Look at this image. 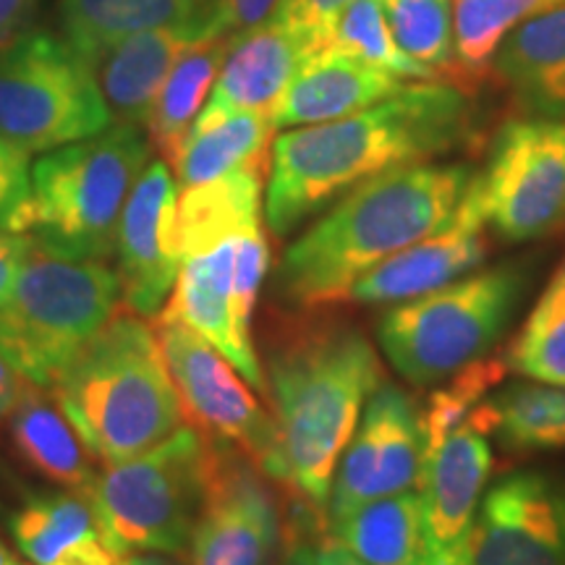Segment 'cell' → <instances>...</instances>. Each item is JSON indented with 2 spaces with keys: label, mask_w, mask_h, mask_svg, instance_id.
Wrapping results in <instances>:
<instances>
[{
  "label": "cell",
  "mask_w": 565,
  "mask_h": 565,
  "mask_svg": "<svg viewBox=\"0 0 565 565\" xmlns=\"http://www.w3.org/2000/svg\"><path fill=\"white\" fill-rule=\"evenodd\" d=\"M475 110L450 84H404L353 116L282 131L273 141L265 217L286 236L359 183L429 162L471 137Z\"/></svg>",
  "instance_id": "1"
},
{
  "label": "cell",
  "mask_w": 565,
  "mask_h": 565,
  "mask_svg": "<svg viewBox=\"0 0 565 565\" xmlns=\"http://www.w3.org/2000/svg\"><path fill=\"white\" fill-rule=\"evenodd\" d=\"M471 181L469 166L416 162L353 186L286 249L278 270L282 299L296 307L345 299L374 265L440 231Z\"/></svg>",
  "instance_id": "2"
},
{
  "label": "cell",
  "mask_w": 565,
  "mask_h": 565,
  "mask_svg": "<svg viewBox=\"0 0 565 565\" xmlns=\"http://www.w3.org/2000/svg\"><path fill=\"white\" fill-rule=\"evenodd\" d=\"M385 383L377 351L359 330L317 324L288 335L270 356V395L291 484L328 505L345 445L366 401Z\"/></svg>",
  "instance_id": "3"
},
{
  "label": "cell",
  "mask_w": 565,
  "mask_h": 565,
  "mask_svg": "<svg viewBox=\"0 0 565 565\" xmlns=\"http://www.w3.org/2000/svg\"><path fill=\"white\" fill-rule=\"evenodd\" d=\"M51 393L105 466L147 454L183 427L158 335L131 315H113Z\"/></svg>",
  "instance_id": "4"
},
{
  "label": "cell",
  "mask_w": 565,
  "mask_h": 565,
  "mask_svg": "<svg viewBox=\"0 0 565 565\" xmlns=\"http://www.w3.org/2000/svg\"><path fill=\"white\" fill-rule=\"evenodd\" d=\"M32 238V236H30ZM121 299L116 270L34 242L0 303V351L26 383L53 391Z\"/></svg>",
  "instance_id": "5"
},
{
  "label": "cell",
  "mask_w": 565,
  "mask_h": 565,
  "mask_svg": "<svg viewBox=\"0 0 565 565\" xmlns=\"http://www.w3.org/2000/svg\"><path fill=\"white\" fill-rule=\"evenodd\" d=\"M147 166L150 141L134 124L118 121L45 152L32 166V238L74 257H110L124 207Z\"/></svg>",
  "instance_id": "6"
},
{
  "label": "cell",
  "mask_w": 565,
  "mask_h": 565,
  "mask_svg": "<svg viewBox=\"0 0 565 565\" xmlns=\"http://www.w3.org/2000/svg\"><path fill=\"white\" fill-rule=\"evenodd\" d=\"M521 265L475 270L448 286L393 303L377 338L387 362L412 385L427 387L479 362L511 324L526 291Z\"/></svg>",
  "instance_id": "7"
},
{
  "label": "cell",
  "mask_w": 565,
  "mask_h": 565,
  "mask_svg": "<svg viewBox=\"0 0 565 565\" xmlns=\"http://www.w3.org/2000/svg\"><path fill=\"white\" fill-rule=\"evenodd\" d=\"M207 437L181 427L147 454L105 466L89 492L103 540L116 555H175L192 540L204 487Z\"/></svg>",
  "instance_id": "8"
},
{
  "label": "cell",
  "mask_w": 565,
  "mask_h": 565,
  "mask_svg": "<svg viewBox=\"0 0 565 565\" xmlns=\"http://www.w3.org/2000/svg\"><path fill=\"white\" fill-rule=\"evenodd\" d=\"M110 124L95 68L66 40L32 30L0 45V137L51 152Z\"/></svg>",
  "instance_id": "9"
},
{
  "label": "cell",
  "mask_w": 565,
  "mask_h": 565,
  "mask_svg": "<svg viewBox=\"0 0 565 565\" xmlns=\"http://www.w3.org/2000/svg\"><path fill=\"white\" fill-rule=\"evenodd\" d=\"M154 335L192 427L233 443L265 477L291 484L278 422L259 404L221 351L179 320L154 322Z\"/></svg>",
  "instance_id": "10"
},
{
  "label": "cell",
  "mask_w": 565,
  "mask_h": 565,
  "mask_svg": "<svg viewBox=\"0 0 565 565\" xmlns=\"http://www.w3.org/2000/svg\"><path fill=\"white\" fill-rule=\"evenodd\" d=\"M484 221L500 238L526 244L565 223V121L515 118L498 131L475 175Z\"/></svg>",
  "instance_id": "11"
},
{
  "label": "cell",
  "mask_w": 565,
  "mask_h": 565,
  "mask_svg": "<svg viewBox=\"0 0 565 565\" xmlns=\"http://www.w3.org/2000/svg\"><path fill=\"white\" fill-rule=\"evenodd\" d=\"M278 542V508L263 471L231 443L212 437L189 565H267Z\"/></svg>",
  "instance_id": "12"
},
{
  "label": "cell",
  "mask_w": 565,
  "mask_h": 565,
  "mask_svg": "<svg viewBox=\"0 0 565 565\" xmlns=\"http://www.w3.org/2000/svg\"><path fill=\"white\" fill-rule=\"evenodd\" d=\"M424 419L414 398L383 383L366 401L330 487V519L391 494L414 492L424 477Z\"/></svg>",
  "instance_id": "13"
},
{
  "label": "cell",
  "mask_w": 565,
  "mask_h": 565,
  "mask_svg": "<svg viewBox=\"0 0 565 565\" xmlns=\"http://www.w3.org/2000/svg\"><path fill=\"white\" fill-rule=\"evenodd\" d=\"M471 565H565V482L515 471L490 487L466 536Z\"/></svg>",
  "instance_id": "14"
},
{
  "label": "cell",
  "mask_w": 565,
  "mask_h": 565,
  "mask_svg": "<svg viewBox=\"0 0 565 565\" xmlns=\"http://www.w3.org/2000/svg\"><path fill=\"white\" fill-rule=\"evenodd\" d=\"M179 186L166 160H154L139 175L116 233L121 299L134 315L154 317L173 294L181 257L173 244Z\"/></svg>",
  "instance_id": "15"
},
{
  "label": "cell",
  "mask_w": 565,
  "mask_h": 565,
  "mask_svg": "<svg viewBox=\"0 0 565 565\" xmlns=\"http://www.w3.org/2000/svg\"><path fill=\"white\" fill-rule=\"evenodd\" d=\"M494 416L487 401L424 456L419 487L427 550L454 547L475 524L492 471Z\"/></svg>",
  "instance_id": "16"
},
{
  "label": "cell",
  "mask_w": 565,
  "mask_h": 565,
  "mask_svg": "<svg viewBox=\"0 0 565 565\" xmlns=\"http://www.w3.org/2000/svg\"><path fill=\"white\" fill-rule=\"evenodd\" d=\"M484 225L482 204L471 181L456 215L440 231L374 265L353 282L345 299L359 303H404L475 273L487 257Z\"/></svg>",
  "instance_id": "17"
},
{
  "label": "cell",
  "mask_w": 565,
  "mask_h": 565,
  "mask_svg": "<svg viewBox=\"0 0 565 565\" xmlns=\"http://www.w3.org/2000/svg\"><path fill=\"white\" fill-rule=\"evenodd\" d=\"M246 233L249 231L223 238L207 252L181 259L179 280L158 317L189 324L236 366L246 383L257 387L259 393H270V387L265 385L263 364L252 345L249 328L242 322L236 309V259L238 244Z\"/></svg>",
  "instance_id": "18"
},
{
  "label": "cell",
  "mask_w": 565,
  "mask_h": 565,
  "mask_svg": "<svg viewBox=\"0 0 565 565\" xmlns=\"http://www.w3.org/2000/svg\"><path fill=\"white\" fill-rule=\"evenodd\" d=\"M312 53L299 34L286 30L275 19L233 38L210 100L204 103L194 126L242 110L270 116L296 71Z\"/></svg>",
  "instance_id": "19"
},
{
  "label": "cell",
  "mask_w": 565,
  "mask_h": 565,
  "mask_svg": "<svg viewBox=\"0 0 565 565\" xmlns=\"http://www.w3.org/2000/svg\"><path fill=\"white\" fill-rule=\"evenodd\" d=\"M401 87L404 82L391 71L338 47H322L301 63L270 118L275 129L338 121L383 103Z\"/></svg>",
  "instance_id": "20"
},
{
  "label": "cell",
  "mask_w": 565,
  "mask_h": 565,
  "mask_svg": "<svg viewBox=\"0 0 565 565\" xmlns=\"http://www.w3.org/2000/svg\"><path fill=\"white\" fill-rule=\"evenodd\" d=\"M158 26H194L204 38H223L217 0H61L63 40L87 63Z\"/></svg>",
  "instance_id": "21"
},
{
  "label": "cell",
  "mask_w": 565,
  "mask_h": 565,
  "mask_svg": "<svg viewBox=\"0 0 565 565\" xmlns=\"http://www.w3.org/2000/svg\"><path fill=\"white\" fill-rule=\"evenodd\" d=\"M196 40L204 34L194 26H158L131 34L92 63L113 121L145 124L175 61Z\"/></svg>",
  "instance_id": "22"
},
{
  "label": "cell",
  "mask_w": 565,
  "mask_h": 565,
  "mask_svg": "<svg viewBox=\"0 0 565 565\" xmlns=\"http://www.w3.org/2000/svg\"><path fill=\"white\" fill-rule=\"evenodd\" d=\"M492 68L529 116L565 121V3L513 26Z\"/></svg>",
  "instance_id": "23"
},
{
  "label": "cell",
  "mask_w": 565,
  "mask_h": 565,
  "mask_svg": "<svg viewBox=\"0 0 565 565\" xmlns=\"http://www.w3.org/2000/svg\"><path fill=\"white\" fill-rule=\"evenodd\" d=\"M13 540L32 565H113L89 500L76 492L34 494L11 521Z\"/></svg>",
  "instance_id": "24"
},
{
  "label": "cell",
  "mask_w": 565,
  "mask_h": 565,
  "mask_svg": "<svg viewBox=\"0 0 565 565\" xmlns=\"http://www.w3.org/2000/svg\"><path fill=\"white\" fill-rule=\"evenodd\" d=\"M263 225V166L238 168L221 179L179 192L173 244L181 259L207 252L223 238Z\"/></svg>",
  "instance_id": "25"
},
{
  "label": "cell",
  "mask_w": 565,
  "mask_h": 565,
  "mask_svg": "<svg viewBox=\"0 0 565 565\" xmlns=\"http://www.w3.org/2000/svg\"><path fill=\"white\" fill-rule=\"evenodd\" d=\"M11 437L19 456L47 477L51 482L66 487L68 492L89 498L97 482L79 433L66 414L42 393V387L26 383L17 406L11 412Z\"/></svg>",
  "instance_id": "26"
},
{
  "label": "cell",
  "mask_w": 565,
  "mask_h": 565,
  "mask_svg": "<svg viewBox=\"0 0 565 565\" xmlns=\"http://www.w3.org/2000/svg\"><path fill=\"white\" fill-rule=\"evenodd\" d=\"M330 521L338 545L366 565H424L427 557L419 492L370 500Z\"/></svg>",
  "instance_id": "27"
},
{
  "label": "cell",
  "mask_w": 565,
  "mask_h": 565,
  "mask_svg": "<svg viewBox=\"0 0 565 565\" xmlns=\"http://www.w3.org/2000/svg\"><path fill=\"white\" fill-rule=\"evenodd\" d=\"M231 38H204L189 45L166 84H162L158 100L147 116V134L150 145L173 166L183 139L192 131L210 89L215 87L225 55H228Z\"/></svg>",
  "instance_id": "28"
},
{
  "label": "cell",
  "mask_w": 565,
  "mask_h": 565,
  "mask_svg": "<svg viewBox=\"0 0 565 565\" xmlns=\"http://www.w3.org/2000/svg\"><path fill=\"white\" fill-rule=\"evenodd\" d=\"M273 129V118L254 110L231 113L217 121L192 126L173 160L179 192L221 179L238 168L263 166Z\"/></svg>",
  "instance_id": "29"
},
{
  "label": "cell",
  "mask_w": 565,
  "mask_h": 565,
  "mask_svg": "<svg viewBox=\"0 0 565 565\" xmlns=\"http://www.w3.org/2000/svg\"><path fill=\"white\" fill-rule=\"evenodd\" d=\"M508 372L540 385L565 387V259L505 353Z\"/></svg>",
  "instance_id": "30"
},
{
  "label": "cell",
  "mask_w": 565,
  "mask_h": 565,
  "mask_svg": "<svg viewBox=\"0 0 565 565\" xmlns=\"http://www.w3.org/2000/svg\"><path fill=\"white\" fill-rule=\"evenodd\" d=\"M487 404L494 416V435L508 450L565 448V387L508 385Z\"/></svg>",
  "instance_id": "31"
},
{
  "label": "cell",
  "mask_w": 565,
  "mask_h": 565,
  "mask_svg": "<svg viewBox=\"0 0 565 565\" xmlns=\"http://www.w3.org/2000/svg\"><path fill=\"white\" fill-rule=\"evenodd\" d=\"M563 3L565 0H454L456 66L482 74L492 66L500 42L513 26Z\"/></svg>",
  "instance_id": "32"
},
{
  "label": "cell",
  "mask_w": 565,
  "mask_h": 565,
  "mask_svg": "<svg viewBox=\"0 0 565 565\" xmlns=\"http://www.w3.org/2000/svg\"><path fill=\"white\" fill-rule=\"evenodd\" d=\"M395 42L437 76L456 66L454 0H380Z\"/></svg>",
  "instance_id": "33"
},
{
  "label": "cell",
  "mask_w": 565,
  "mask_h": 565,
  "mask_svg": "<svg viewBox=\"0 0 565 565\" xmlns=\"http://www.w3.org/2000/svg\"><path fill=\"white\" fill-rule=\"evenodd\" d=\"M328 47H338V51L356 55V58L372 63V66L391 71L401 79H435L433 71L424 68L422 63L408 58L401 51L391 26H387L380 0H351L335 21L333 38H330Z\"/></svg>",
  "instance_id": "34"
},
{
  "label": "cell",
  "mask_w": 565,
  "mask_h": 565,
  "mask_svg": "<svg viewBox=\"0 0 565 565\" xmlns=\"http://www.w3.org/2000/svg\"><path fill=\"white\" fill-rule=\"evenodd\" d=\"M508 366L503 359H490V362H475L456 372V380L443 391H437L429 401L427 412H422L424 437H427V450L443 440L450 429L458 427L466 416L482 404L490 387L503 380Z\"/></svg>",
  "instance_id": "35"
},
{
  "label": "cell",
  "mask_w": 565,
  "mask_h": 565,
  "mask_svg": "<svg viewBox=\"0 0 565 565\" xmlns=\"http://www.w3.org/2000/svg\"><path fill=\"white\" fill-rule=\"evenodd\" d=\"M32 166L30 152L0 137V231L30 233Z\"/></svg>",
  "instance_id": "36"
},
{
  "label": "cell",
  "mask_w": 565,
  "mask_h": 565,
  "mask_svg": "<svg viewBox=\"0 0 565 565\" xmlns=\"http://www.w3.org/2000/svg\"><path fill=\"white\" fill-rule=\"evenodd\" d=\"M351 0H280L275 21L299 34L312 51L330 45L333 26Z\"/></svg>",
  "instance_id": "37"
},
{
  "label": "cell",
  "mask_w": 565,
  "mask_h": 565,
  "mask_svg": "<svg viewBox=\"0 0 565 565\" xmlns=\"http://www.w3.org/2000/svg\"><path fill=\"white\" fill-rule=\"evenodd\" d=\"M280 0H217V26L223 38H238L267 24Z\"/></svg>",
  "instance_id": "38"
},
{
  "label": "cell",
  "mask_w": 565,
  "mask_h": 565,
  "mask_svg": "<svg viewBox=\"0 0 565 565\" xmlns=\"http://www.w3.org/2000/svg\"><path fill=\"white\" fill-rule=\"evenodd\" d=\"M30 244L32 238L26 233L0 231V303L9 299L21 265L26 259V252H30Z\"/></svg>",
  "instance_id": "39"
},
{
  "label": "cell",
  "mask_w": 565,
  "mask_h": 565,
  "mask_svg": "<svg viewBox=\"0 0 565 565\" xmlns=\"http://www.w3.org/2000/svg\"><path fill=\"white\" fill-rule=\"evenodd\" d=\"M38 0H0V45L17 38L32 17Z\"/></svg>",
  "instance_id": "40"
},
{
  "label": "cell",
  "mask_w": 565,
  "mask_h": 565,
  "mask_svg": "<svg viewBox=\"0 0 565 565\" xmlns=\"http://www.w3.org/2000/svg\"><path fill=\"white\" fill-rule=\"evenodd\" d=\"M24 385L26 380L21 377L17 366H13L9 359H6V353L0 351V419L11 416L21 391H24Z\"/></svg>",
  "instance_id": "41"
},
{
  "label": "cell",
  "mask_w": 565,
  "mask_h": 565,
  "mask_svg": "<svg viewBox=\"0 0 565 565\" xmlns=\"http://www.w3.org/2000/svg\"><path fill=\"white\" fill-rule=\"evenodd\" d=\"M469 536V534H466ZM424 565H471L469 561V547H466V540L458 542L454 547L445 550H427V557H424Z\"/></svg>",
  "instance_id": "42"
},
{
  "label": "cell",
  "mask_w": 565,
  "mask_h": 565,
  "mask_svg": "<svg viewBox=\"0 0 565 565\" xmlns=\"http://www.w3.org/2000/svg\"><path fill=\"white\" fill-rule=\"evenodd\" d=\"M315 563L317 565H366L353 557L349 550L338 545V542H324L322 547L315 550Z\"/></svg>",
  "instance_id": "43"
},
{
  "label": "cell",
  "mask_w": 565,
  "mask_h": 565,
  "mask_svg": "<svg viewBox=\"0 0 565 565\" xmlns=\"http://www.w3.org/2000/svg\"><path fill=\"white\" fill-rule=\"evenodd\" d=\"M113 565H171L166 563L158 553H134V555H118Z\"/></svg>",
  "instance_id": "44"
},
{
  "label": "cell",
  "mask_w": 565,
  "mask_h": 565,
  "mask_svg": "<svg viewBox=\"0 0 565 565\" xmlns=\"http://www.w3.org/2000/svg\"><path fill=\"white\" fill-rule=\"evenodd\" d=\"M288 565H317L315 563V550H299V553H294L291 561Z\"/></svg>",
  "instance_id": "45"
},
{
  "label": "cell",
  "mask_w": 565,
  "mask_h": 565,
  "mask_svg": "<svg viewBox=\"0 0 565 565\" xmlns=\"http://www.w3.org/2000/svg\"><path fill=\"white\" fill-rule=\"evenodd\" d=\"M9 557H11V555H9V550H6V547H3V542H0V565L9 563Z\"/></svg>",
  "instance_id": "46"
},
{
  "label": "cell",
  "mask_w": 565,
  "mask_h": 565,
  "mask_svg": "<svg viewBox=\"0 0 565 565\" xmlns=\"http://www.w3.org/2000/svg\"><path fill=\"white\" fill-rule=\"evenodd\" d=\"M6 565H26V563H19L17 557H9V563H6Z\"/></svg>",
  "instance_id": "47"
}]
</instances>
